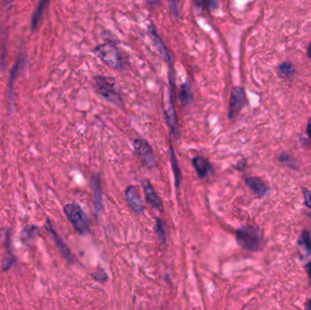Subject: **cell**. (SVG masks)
<instances>
[{"mask_svg": "<svg viewBox=\"0 0 311 310\" xmlns=\"http://www.w3.org/2000/svg\"><path fill=\"white\" fill-rule=\"evenodd\" d=\"M238 245L247 251L254 252L259 250L263 241L262 231L257 226H242L236 233Z\"/></svg>", "mask_w": 311, "mask_h": 310, "instance_id": "cell-1", "label": "cell"}, {"mask_svg": "<svg viewBox=\"0 0 311 310\" xmlns=\"http://www.w3.org/2000/svg\"><path fill=\"white\" fill-rule=\"evenodd\" d=\"M95 53L109 68L121 70L125 68L123 58L118 48L113 43H104L95 49Z\"/></svg>", "mask_w": 311, "mask_h": 310, "instance_id": "cell-2", "label": "cell"}, {"mask_svg": "<svg viewBox=\"0 0 311 310\" xmlns=\"http://www.w3.org/2000/svg\"><path fill=\"white\" fill-rule=\"evenodd\" d=\"M64 211L77 231L80 234L88 232L89 228V218L79 205L68 204L65 206Z\"/></svg>", "mask_w": 311, "mask_h": 310, "instance_id": "cell-3", "label": "cell"}, {"mask_svg": "<svg viewBox=\"0 0 311 310\" xmlns=\"http://www.w3.org/2000/svg\"><path fill=\"white\" fill-rule=\"evenodd\" d=\"M95 83L98 93L100 94L104 99L117 105L122 103L119 94L115 89V79L98 76L95 78Z\"/></svg>", "mask_w": 311, "mask_h": 310, "instance_id": "cell-4", "label": "cell"}, {"mask_svg": "<svg viewBox=\"0 0 311 310\" xmlns=\"http://www.w3.org/2000/svg\"><path fill=\"white\" fill-rule=\"evenodd\" d=\"M246 103L247 99L244 89H242L241 87H234L229 99L228 118L230 119L236 118Z\"/></svg>", "mask_w": 311, "mask_h": 310, "instance_id": "cell-5", "label": "cell"}, {"mask_svg": "<svg viewBox=\"0 0 311 310\" xmlns=\"http://www.w3.org/2000/svg\"><path fill=\"white\" fill-rule=\"evenodd\" d=\"M148 35H149V37H150V40H151L152 43H153L154 47L156 48L157 51H158L159 55L161 56V58H162L165 61H167L168 64H169V66H170V68L173 69L171 56L169 54V52H168L166 45L164 43L162 39L160 38V36L158 35V32H157V30H156V28H155V26H154L152 23L148 26Z\"/></svg>", "mask_w": 311, "mask_h": 310, "instance_id": "cell-6", "label": "cell"}, {"mask_svg": "<svg viewBox=\"0 0 311 310\" xmlns=\"http://www.w3.org/2000/svg\"><path fill=\"white\" fill-rule=\"evenodd\" d=\"M125 194H126L127 201H128L129 206L133 209L134 211L136 212V213H138V214L143 211V202H142L141 197H139L136 187H134V186H129L126 189Z\"/></svg>", "mask_w": 311, "mask_h": 310, "instance_id": "cell-7", "label": "cell"}, {"mask_svg": "<svg viewBox=\"0 0 311 310\" xmlns=\"http://www.w3.org/2000/svg\"><path fill=\"white\" fill-rule=\"evenodd\" d=\"M164 112H165V116L166 118L168 120V125L172 130V133L178 137V121H177V114H176V110L174 108V105H173L172 99L171 98L168 99V103L164 105Z\"/></svg>", "mask_w": 311, "mask_h": 310, "instance_id": "cell-8", "label": "cell"}, {"mask_svg": "<svg viewBox=\"0 0 311 310\" xmlns=\"http://www.w3.org/2000/svg\"><path fill=\"white\" fill-rule=\"evenodd\" d=\"M246 184L257 197H264L269 191L267 185L259 177H248L246 179Z\"/></svg>", "mask_w": 311, "mask_h": 310, "instance_id": "cell-9", "label": "cell"}, {"mask_svg": "<svg viewBox=\"0 0 311 310\" xmlns=\"http://www.w3.org/2000/svg\"><path fill=\"white\" fill-rule=\"evenodd\" d=\"M143 184L144 191H145V195H146L148 203L155 208H158V209L162 208V201L160 197H158V194L155 192L152 185L148 180H145Z\"/></svg>", "mask_w": 311, "mask_h": 310, "instance_id": "cell-10", "label": "cell"}, {"mask_svg": "<svg viewBox=\"0 0 311 310\" xmlns=\"http://www.w3.org/2000/svg\"><path fill=\"white\" fill-rule=\"evenodd\" d=\"M193 166L195 169L197 170L198 176L200 177H207L209 171L211 170V166L206 158L202 157H197L193 158Z\"/></svg>", "mask_w": 311, "mask_h": 310, "instance_id": "cell-11", "label": "cell"}, {"mask_svg": "<svg viewBox=\"0 0 311 310\" xmlns=\"http://www.w3.org/2000/svg\"><path fill=\"white\" fill-rule=\"evenodd\" d=\"M134 148L141 157H150L152 155V148L150 145L141 138H138L134 141Z\"/></svg>", "mask_w": 311, "mask_h": 310, "instance_id": "cell-12", "label": "cell"}, {"mask_svg": "<svg viewBox=\"0 0 311 310\" xmlns=\"http://www.w3.org/2000/svg\"><path fill=\"white\" fill-rule=\"evenodd\" d=\"M50 3V0H40L38 7L35 11L33 19H32V30H37L38 26L40 24V20L42 18V16L44 15V12L46 11L47 7Z\"/></svg>", "mask_w": 311, "mask_h": 310, "instance_id": "cell-13", "label": "cell"}, {"mask_svg": "<svg viewBox=\"0 0 311 310\" xmlns=\"http://www.w3.org/2000/svg\"><path fill=\"white\" fill-rule=\"evenodd\" d=\"M179 99L184 106H188L192 102V89L188 82L184 83L179 90Z\"/></svg>", "mask_w": 311, "mask_h": 310, "instance_id": "cell-14", "label": "cell"}, {"mask_svg": "<svg viewBox=\"0 0 311 310\" xmlns=\"http://www.w3.org/2000/svg\"><path fill=\"white\" fill-rule=\"evenodd\" d=\"M297 244L298 246H302L311 256V235L309 232L304 229Z\"/></svg>", "mask_w": 311, "mask_h": 310, "instance_id": "cell-15", "label": "cell"}, {"mask_svg": "<svg viewBox=\"0 0 311 310\" xmlns=\"http://www.w3.org/2000/svg\"><path fill=\"white\" fill-rule=\"evenodd\" d=\"M171 147V164H172L173 171H174V176H175V180H176V187H179V183H180V171H179V168H178V160L176 158V154L174 151V148H173L172 145H170Z\"/></svg>", "mask_w": 311, "mask_h": 310, "instance_id": "cell-16", "label": "cell"}, {"mask_svg": "<svg viewBox=\"0 0 311 310\" xmlns=\"http://www.w3.org/2000/svg\"><path fill=\"white\" fill-rule=\"evenodd\" d=\"M95 207H96V213L99 214L102 207V202H101V189L99 185V180L98 178L95 179Z\"/></svg>", "mask_w": 311, "mask_h": 310, "instance_id": "cell-17", "label": "cell"}, {"mask_svg": "<svg viewBox=\"0 0 311 310\" xmlns=\"http://www.w3.org/2000/svg\"><path fill=\"white\" fill-rule=\"evenodd\" d=\"M194 3L203 10H216L218 6L217 0H194Z\"/></svg>", "mask_w": 311, "mask_h": 310, "instance_id": "cell-18", "label": "cell"}, {"mask_svg": "<svg viewBox=\"0 0 311 310\" xmlns=\"http://www.w3.org/2000/svg\"><path fill=\"white\" fill-rule=\"evenodd\" d=\"M295 69L290 63H283L278 67L279 74L284 78H290V76L294 74Z\"/></svg>", "mask_w": 311, "mask_h": 310, "instance_id": "cell-19", "label": "cell"}, {"mask_svg": "<svg viewBox=\"0 0 311 310\" xmlns=\"http://www.w3.org/2000/svg\"><path fill=\"white\" fill-rule=\"evenodd\" d=\"M51 231L53 233V236H55V239H56V241L57 243L59 244V246H60V250L62 251V253L64 254V256L68 258V259H71L72 258V255H71V253L69 251V248L67 247V246H65L64 243L62 242V240L60 239V236H57V234L53 231V229H51Z\"/></svg>", "mask_w": 311, "mask_h": 310, "instance_id": "cell-20", "label": "cell"}, {"mask_svg": "<svg viewBox=\"0 0 311 310\" xmlns=\"http://www.w3.org/2000/svg\"><path fill=\"white\" fill-rule=\"evenodd\" d=\"M169 10L171 11L173 15L175 16L177 19L179 18V7H178V0H168Z\"/></svg>", "mask_w": 311, "mask_h": 310, "instance_id": "cell-21", "label": "cell"}, {"mask_svg": "<svg viewBox=\"0 0 311 310\" xmlns=\"http://www.w3.org/2000/svg\"><path fill=\"white\" fill-rule=\"evenodd\" d=\"M157 233L158 237L160 238L161 241H166V235H165V229H164L163 222L161 221L160 218H157Z\"/></svg>", "mask_w": 311, "mask_h": 310, "instance_id": "cell-22", "label": "cell"}, {"mask_svg": "<svg viewBox=\"0 0 311 310\" xmlns=\"http://www.w3.org/2000/svg\"><path fill=\"white\" fill-rule=\"evenodd\" d=\"M92 277L95 280L99 281V282H104L108 279V276L103 268H99L98 270L95 271L92 274Z\"/></svg>", "mask_w": 311, "mask_h": 310, "instance_id": "cell-23", "label": "cell"}, {"mask_svg": "<svg viewBox=\"0 0 311 310\" xmlns=\"http://www.w3.org/2000/svg\"><path fill=\"white\" fill-rule=\"evenodd\" d=\"M303 193H304V198H305V204H306V207L308 208H311V192L306 189L304 188L303 189Z\"/></svg>", "mask_w": 311, "mask_h": 310, "instance_id": "cell-24", "label": "cell"}, {"mask_svg": "<svg viewBox=\"0 0 311 310\" xmlns=\"http://www.w3.org/2000/svg\"><path fill=\"white\" fill-rule=\"evenodd\" d=\"M279 160L281 161L282 163H285V164H289L290 163V160H291V158L290 157L288 156V155H286V154H283L280 156V158H279Z\"/></svg>", "mask_w": 311, "mask_h": 310, "instance_id": "cell-25", "label": "cell"}, {"mask_svg": "<svg viewBox=\"0 0 311 310\" xmlns=\"http://www.w3.org/2000/svg\"><path fill=\"white\" fill-rule=\"evenodd\" d=\"M305 268H306V272H307V275H308V277H309V279H310L311 282V262L309 263H307L306 266H305Z\"/></svg>", "mask_w": 311, "mask_h": 310, "instance_id": "cell-26", "label": "cell"}, {"mask_svg": "<svg viewBox=\"0 0 311 310\" xmlns=\"http://www.w3.org/2000/svg\"><path fill=\"white\" fill-rule=\"evenodd\" d=\"M306 132L308 134V136H309V138H311V118L308 120V122H307V127H306Z\"/></svg>", "mask_w": 311, "mask_h": 310, "instance_id": "cell-27", "label": "cell"}, {"mask_svg": "<svg viewBox=\"0 0 311 310\" xmlns=\"http://www.w3.org/2000/svg\"><path fill=\"white\" fill-rule=\"evenodd\" d=\"M148 2L150 5H156L158 2V0H148Z\"/></svg>", "mask_w": 311, "mask_h": 310, "instance_id": "cell-28", "label": "cell"}, {"mask_svg": "<svg viewBox=\"0 0 311 310\" xmlns=\"http://www.w3.org/2000/svg\"><path fill=\"white\" fill-rule=\"evenodd\" d=\"M307 55H308V57H309V59H311V42L309 46H308V49H307Z\"/></svg>", "mask_w": 311, "mask_h": 310, "instance_id": "cell-29", "label": "cell"}, {"mask_svg": "<svg viewBox=\"0 0 311 310\" xmlns=\"http://www.w3.org/2000/svg\"><path fill=\"white\" fill-rule=\"evenodd\" d=\"M306 308L311 310V300L308 301V302L306 303Z\"/></svg>", "mask_w": 311, "mask_h": 310, "instance_id": "cell-30", "label": "cell"}, {"mask_svg": "<svg viewBox=\"0 0 311 310\" xmlns=\"http://www.w3.org/2000/svg\"><path fill=\"white\" fill-rule=\"evenodd\" d=\"M6 4L8 6L11 5L12 4V2H13V0H5Z\"/></svg>", "mask_w": 311, "mask_h": 310, "instance_id": "cell-31", "label": "cell"}]
</instances>
